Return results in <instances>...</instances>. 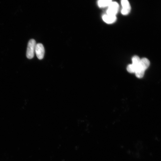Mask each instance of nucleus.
Masks as SVG:
<instances>
[{
  "mask_svg": "<svg viewBox=\"0 0 161 161\" xmlns=\"http://www.w3.org/2000/svg\"><path fill=\"white\" fill-rule=\"evenodd\" d=\"M149 61L147 58L140 59L139 66L135 73L136 76L138 78H141L144 76L145 71L150 65Z\"/></svg>",
  "mask_w": 161,
  "mask_h": 161,
  "instance_id": "obj_1",
  "label": "nucleus"
},
{
  "mask_svg": "<svg viewBox=\"0 0 161 161\" xmlns=\"http://www.w3.org/2000/svg\"><path fill=\"white\" fill-rule=\"evenodd\" d=\"M36 45V41L34 39H31L29 41L26 52V56L28 59H32L33 57Z\"/></svg>",
  "mask_w": 161,
  "mask_h": 161,
  "instance_id": "obj_2",
  "label": "nucleus"
},
{
  "mask_svg": "<svg viewBox=\"0 0 161 161\" xmlns=\"http://www.w3.org/2000/svg\"><path fill=\"white\" fill-rule=\"evenodd\" d=\"M119 9V5L116 2H112L108 6L106 10L107 14L116 16L117 13Z\"/></svg>",
  "mask_w": 161,
  "mask_h": 161,
  "instance_id": "obj_3",
  "label": "nucleus"
},
{
  "mask_svg": "<svg viewBox=\"0 0 161 161\" xmlns=\"http://www.w3.org/2000/svg\"><path fill=\"white\" fill-rule=\"evenodd\" d=\"M35 52L38 58L41 60L43 58L44 54V49L43 45L41 43L36 44Z\"/></svg>",
  "mask_w": 161,
  "mask_h": 161,
  "instance_id": "obj_4",
  "label": "nucleus"
},
{
  "mask_svg": "<svg viewBox=\"0 0 161 161\" xmlns=\"http://www.w3.org/2000/svg\"><path fill=\"white\" fill-rule=\"evenodd\" d=\"M121 3L122 8L121 10L122 14L124 15H128L130 12L131 6L128 0H121Z\"/></svg>",
  "mask_w": 161,
  "mask_h": 161,
  "instance_id": "obj_5",
  "label": "nucleus"
},
{
  "mask_svg": "<svg viewBox=\"0 0 161 161\" xmlns=\"http://www.w3.org/2000/svg\"><path fill=\"white\" fill-rule=\"evenodd\" d=\"M103 21L106 23L111 24L115 22L116 20V16H113L108 14L104 15L102 16Z\"/></svg>",
  "mask_w": 161,
  "mask_h": 161,
  "instance_id": "obj_6",
  "label": "nucleus"
},
{
  "mask_svg": "<svg viewBox=\"0 0 161 161\" xmlns=\"http://www.w3.org/2000/svg\"><path fill=\"white\" fill-rule=\"evenodd\" d=\"M112 1V0H98L97 4L99 7L103 8L108 7Z\"/></svg>",
  "mask_w": 161,
  "mask_h": 161,
  "instance_id": "obj_7",
  "label": "nucleus"
},
{
  "mask_svg": "<svg viewBox=\"0 0 161 161\" xmlns=\"http://www.w3.org/2000/svg\"><path fill=\"white\" fill-rule=\"evenodd\" d=\"M140 60V58L137 56H136V55L134 56L132 58V64L134 66L136 67V70L139 66Z\"/></svg>",
  "mask_w": 161,
  "mask_h": 161,
  "instance_id": "obj_8",
  "label": "nucleus"
},
{
  "mask_svg": "<svg viewBox=\"0 0 161 161\" xmlns=\"http://www.w3.org/2000/svg\"><path fill=\"white\" fill-rule=\"evenodd\" d=\"M127 70L129 73H135L136 70V68L134 66L131 64L128 66L127 67Z\"/></svg>",
  "mask_w": 161,
  "mask_h": 161,
  "instance_id": "obj_9",
  "label": "nucleus"
}]
</instances>
